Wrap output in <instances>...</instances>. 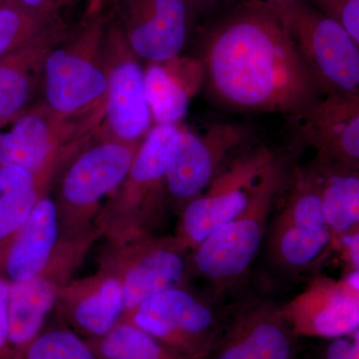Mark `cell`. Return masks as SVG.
I'll return each mask as SVG.
<instances>
[{
  "label": "cell",
  "mask_w": 359,
  "mask_h": 359,
  "mask_svg": "<svg viewBox=\"0 0 359 359\" xmlns=\"http://www.w3.org/2000/svg\"><path fill=\"white\" fill-rule=\"evenodd\" d=\"M201 53L208 91L226 109L297 120L323 95L266 0H244L210 23Z\"/></svg>",
  "instance_id": "cell-1"
},
{
  "label": "cell",
  "mask_w": 359,
  "mask_h": 359,
  "mask_svg": "<svg viewBox=\"0 0 359 359\" xmlns=\"http://www.w3.org/2000/svg\"><path fill=\"white\" fill-rule=\"evenodd\" d=\"M87 8L44 61L41 85L45 106L54 114L98 128L105 116L108 78L106 39L111 13Z\"/></svg>",
  "instance_id": "cell-2"
},
{
  "label": "cell",
  "mask_w": 359,
  "mask_h": 359,
  "mask_svg": "<svg viewBox=\"0 0 359 359\" xmlns=\"http://www.w3.org/2000/svg\"><path fill=\"white\" fill-rule=\"evenodd\" d=\"M290 175L285 163L276 157L257 181L245 209L191 250L189 273L205 283L208 295L215 302L235 290L249 271Z\"/></svg>",
  "instance_id": "cell-3"
},
{
  "label": "cell",
  "mask_w": 359,
  "mask_h": 359,
  "mask_svg": "<svg viewBox=\"0 0 359 359\" xmlns=\"http://www.w3.org/2000/svg\"><path fill=\"white\" fill-rule=\"evenodd\" d=\"M282 21L321 93L359 92V43L308 0H266Z\"/></svg>",
  "instance_id": "cell-4"
},
{
  "label": "cell",
  "mask_w": 359,
  "mask_h": 359,
  "mask_svg": "<svg viewBox=\"0 0 359 359\" xmlns=\"http://www.w3.org/2000/svg\"><path fill=\"white\" fill-rule=\"evenodd\" d=\"M217 304L209 295L197 294L186 285L149 297L122 320L131 321L181 355L205 359L222 330Z\"/></svg>",
  "instance_id": "cell-5"
},
{
  "label": "cell",
  "mask_w": 359,
  "mask_h": 359,
  "mask_svg": "<svg viewBox=\"0 0 359 359\" xmlns=\"http://www.w3.org/2000/svg\"><path fill=\"white\" fill-rule=\"evenodd\" d=\"M268 147L259 146L236 156L219 170L197 198L182 209L175 242L192 250L214 231L238 216L249 203L264 170L275 160Z\"/></svg>",
  "instance_id": "cell-6"
},
{
  "label": "cell",
  "mask_w": 359,
  "mask_h": 359,
  "mask_svg": "<svg viewBox=\"0 0 359 359\" xmlns=\"http://www.w3.org/2000/svg\"><path fill=\"white\" fill-rule=\"evenodd\" d=\"M141 142L116 140L95 132L91 141L73 156L61 180L56 203L61 223L86 221L101 200L120 188Z\"/></svg>",
  "instance_id": "cell-7"
},
{
  "label": "cell",
  "mask_w": 359,
  "mask_h": 359,
  "mask_svg": "<svg viewBox=\"0 0 359 359\" xmlns=\"http://www.w3.org/2000/svg\"><path fill=\"white\" fill-rule=\"evenodd\" d=\"M179 127L180 124L155 125L150 129L118 189L119 193L108 205V218L120 223L124 235L149 233V224L162 214L168 149Z\"/></svg>",
  "instance_id": "cell-8"
},
{
  "label": "cell",
  "mask_w": 359,
  "mask_h": 359,
  "mask_svg": "<svg viewBox=\"0 0 359 359\" xmlns=\"http://www.w3.org/2000/svg\"><path fill=\"white\" fill-rule=\"evenodd\" d=\"M250 130L233 123H217L204 133L180 125L168 149L166 189L183 209L219 173L226 158L249 140Z\"/></svg>",
  "instance_id": "cell-9"
},
{
  "label": "cell",
  "mask_w": 359,
  "mask_h": 359,
  "mask_svg": "<svg viewBox=\"0 0 359 359\" xmlns=\"http://www.w3.org/2000/svg\"><path fill=\"white\" fill-rule=\"evenodd\" d=\"M108 89L105 116L96 133L124 142H141L152 128V115L139 58L111 13L106 39Z\"/></svg>",
  "instance_id": "cell-10"
},
{
  "label": "cell",
  "mask_w": 359,
  "mask_h": 359,
  "mask_svg": "<svg viewBox=\"0 0 359 359\" xmlns=\"http://www.w3.org/2000/svg\"><path fill=\"white\" fill-rule=\"evenodd\" d=\"M112 15L137 57L162 63L179 55L198 13L191 0H113Z\"/></svg>",
  "instance_id": "cell-11"
},
{
  "label": "cell",
  "mask_w": 359,
  "mask_h": 359,
  "mask_svg": "<svg viewBox=\"0 0 359 359\" xmlns=\"http://www.w3.org/2000/svg\"><path fill=\"white\" fill-rule=\"evenodd\" d=\"M294 337L283 304L245 299L233 309L205 359H292Z\"/></svg>",
  "instance_id": "cell-12"
},
{
  "label": "cell",
  "mask_w": 359,
  "mask_h": 359,
  "mask_svg": "<svg viewBox=\"0 0 359 359\" xmlns=\"http://www.w3.org/2000/svg\"><path fill=\"white\" fill-rule=\"evenodd\" d=\"M283 311L295 335L334 339L359 330V271L314 276Z\"/></svg>",
  "instance_id": "cell-13"
},
{
  "label": "cell",
  "mask_w": 359,
  "mask_h": 359,
  "mask_svg": "<svg viewBox=\"0 0 359 359\" xmlns=\"http://www.w3.org/2000/svg\"><path fill=\"white\" fill-rule=\"evenodd\" d=\"M127 240L128 245L120 252L116 271H112L122 285V318L130 316L149 297L186 285L190 276L189 257L174 238H155L142 233Z\"/></svg>",
  "instance_id": "cell-14"
},
{
  "label": "cell",
  "mask_w": 359,
  "mask_h": 359,
  "mask_svg": "<svg viewBox=\"0 0 359 359\" xmlns=\"http://www.w3.org/2000/svg\"><path fill=\"white\" fill-rule=\"evenodd\" d=\"M96 130L80 120L54 114L40 104L0 133V166L39 173Z\"/></svg>",
  "instance_id": "cell-15"
},
{
  "label": "cell",
  "mask_w": 359,
  "mask_h": 359,
  "mask_svg": "<svg viewBox=\"0 0 359 359\" xmlns=\"http://www.w3.org/2000/svg\"><path fill=\"white\" fill-rule=\"evenodd\" d=\"M297 121L316 162L359 170V92L327 94Z\"/></svg>",
  "instance_id": "cell-16"
},
{
  "label": "cell",
  "mask_w": 359,
  "mask_h": 359,
  "mask_svg": "<svg viewBox=\"0 0 359 359\" xmlns=\"http://www.w3.org/2000/svg\"><path fill=\"white\" fill-rule=\"evenodd\" d=\"M70 27L62 18L36 37L2 56L0 61V121L22 115L41 84L49 52L65 39Z\"/></svg>",
  "instance_id": "cell-17"
},
{
  "label": "cell",
  "mask_w": 359,
  "mask_h": 359,
  "mask_svg": "<svg viewBox=\"0 0 359 359\" xmlns=\"http://www.w3.org/2000/svg\"><path fill=\"white\" fill-rule=\"evenodd\" d=\"M59 223L56 203L43 196L20 230L0 244V275L9 282L39 275L56 249Z\"/></svg>",
  "instance_id": "cell-18"
},
{
  "label": "cell",
  "mask_w": 359,
  "mask_h": 359,
  "mask_svg": "<svg viewBox=\"0 0 359 359\" xmlns=\"http://www.w3.org/2000/svg\"><path fill=\"white\" fill-rule=\"evenodd\" d=\"M66 264L51 257L43 271L22 282H9L8 325L11 359H15L41 332L47 314L57 299L59 280Z\"/></svg>",
  "instance_id": "cell-19"
},
{
  "label": "cell",
  "mask_w": 359,
  "mask_h": 359,
  "mask_svg": "<svg viewBox=\"0 0 359 359\" xmlns=\"http://www.w3.org/2000/svg\"><path fill=\"white\" fill-rule=\"evenodd\" d=\"M145 91L155 125H179L194 96L205 84L199 57L175 56L162 63H148L144 70Z\"/></svg>",
  "instance_id": "cell-20"
},
{
  "label": "cell",
  "mask_w": 359,
  "mask_h": 359,
  "mask_svg": "<svg viewBox=\"0 0 359 359\" xmlns=\"http://www.w3.org/2000/svg\"><path fill=\"white\" fill-rule=\"evenodd\" d=\"M66 316L73 332L99 339L110 332L124 313L121 282L112 271H106L63 290Z\"/></svg>",
  "instance_id": "cell-21"
},
{
  "label": "cell",
  "mask_w": 359,
  "mask_h": 359,
  "mask_svg": "<svg viewBox=\"0 0 359 359\" xmlns=\"http://www.w3.org/2000/svg\"><path fill=\"white\" fill-rule=\"evenodd\" d=\"M264 238L269 264L290 278L304 275L323 263L335 244L330 229H311L276 219Z\"/></svg>",
  "instance_id": "cell-22"
},
{
  "label": "cell",
  "mask_w": 359,
  "mask_h": 359,
  "mask_svg": "<svg viewBox=\"0 0 359 359\" xmlns=\"http://www.w3.org/2000/svg\"><path fill=\"white\" fill-rule=\"evenodd\" d=\"M321 205L328 229L334 240L358 230L359 226L358 170L316 162Z\"/></svg>",
  "instance_id": "cell-23"
},
{
  "label": "cell",
  "mask_w": 359,
  "mask_h": 359,
  "mask_svg": "<svg viewBox=\"0 0 359 359\" xmlns=\"http://www.w3.org/2000/svg\"><path fill=\"white\" fill-rule=\"evenodd\" d=\"M86 341L98 359H190L129 320H120L107 334Z\"/></svg>",
  "instance_id": "cell-24"
},
{
  "label": "cell",
  "mask_w": 359,
  "mask_h": 359,
  "mask_svg": "<svg viewBox=\"0 0 359 359\" xmlns=\"http://www.w3.org/2000/svg\"><path fill=\"white\" fill-rule=\"evenodd\" d=\"M60 18V13L46 15L21 4L0 6V57L27 43Z\"/></svg>",
  "instance_id": "cell-25"
},
{
  "label": "cell",
  "mask_w": 359,
  "mask_h": 359,
  "mask_svg": "<svg viewBox=\"0 0 359 359\" xmlns=\"http://www.w3.org/2000/svg\"><path fill=\"white\" fill-rule=\"evenodd\" d=\"M15 359H98L86 339L69 328L40 332Z\"/></svg>",
  "instance_id": "cell-26"
},
{
  "label": "cell",
  "mask_w": 359,
  "mask_h": 359,
  "mask_svg": "<svg viewBox=\"0 0 359 359\" xmlns=\"http://www.w3.org/2000/svg\"><path fill=\"white\" fill-rule=\"evenodd\" d=\"M51 181L45 180L33 188L0 198V244L20 230L39 201L46 195Z\"/></svg>",
  "instance_id": "cell-27"
},
{
  "label": "cell",
  "mask_w": 359,
  "mask_h": 359,
  "mask_svg": "<svg viewBox=\"0 0 359 359\" xmlns=\"http://www.w3.org/2000/svg\"><path fill=\"white\" fill-rule=\"evenodd\" d=\"M309 4L337 21L359 43V0H308Z\"/></svg>",
  "instance_id": "cell-28"
},
{
  "label": "cell",
  "mask_w": 359,
  "mask_h": 359,
  "mask_svg": "<svg viewBox=\"0 0 359 359\" xmlns=\"http://www.w3.org/2000/svg\"><path fill=\"white\" fill-rule=\"evenodd\" d=\"M323 359H359V330L330 339L323 351Z\"/></svg>",
  "instance_id": "cell-29"
},
{
  "label": "cell",
  "mask_w": 359,
  "mask_h": 359,
  "mask_svg": "<svg viewBox=\"0 0 359 359\" xmlns=\"http://www.w3.org/2000/svg\"><path fill=\"white\" fill-rule=\"evenodd\" d=\"M9 280L0 275V359H11L8 325Z\"/></svg>",
  "instance_id": "cell-30"
},
{
  "label": "cell",
  "mask_w": 359,
  "mask_h": 359,
  "mask_svg": "<svg viewBox=\"0 0 359 359\" xmlns=\"http://www.w3.org/2000/svg\"><path fill=\"white\" fill-rule=\"evenodd\" d=\"M341 243L344 249V256L349 264V271H359V231L354 230L335 240Z\"/></svg>",
  "instance_id": "cell-31"
},
{
  "label": "cell",
  "mask_w": 359,
  "mask_h": 359,
  "mask_svg": "<svg viewBox=\"0 0 359 359\" xmlns=\"http://www.w3.org/2000/svg\"><path fill=\"white\" fill-rule=\"evenodd\" d=\"M20 4L30 11L46 15L60 13L61 7L65 6V0H20Z\"/></svg>",
  "instance_id": "cell-32"
},
{
  "label": "cell",
  "mask_w": 359,
  "mask_h": 359,
  "mask_svg": "<svg viewBox=\"0 0 359 359\" xmlns=\"http://www.w3.org/2000/svg\"><path fill=\"white\" fill-rule=\"evenodd\" d=\"M230 1V0H191L194 7H195L197 13H200L203 9L210 8V7L217 6L222 2Z\"/></svg>",
  "instance_id": "cell-33"
},
{
  "label": "cell",
  "mask_w": 359,
  "mask_h": 359,
  "mask_svg": "<svg viewBox=\"0 0 359 359\" xmlns=\"http://www.w3.org/2000/svg\"><path fill=\"white\" fill-rule=\"evenodd\" d=\"M74 1H78V0H65V6H67ZM85 1H87V4H88L87 8H92V7L103 6L107 0H85Z\"/></svg>",
  "instance_id": "cell-34"
},
{
  "label": "cell",
  "mask_w": 359,
  "mask_h": 359,
  "mask_svg": "<svg viewBox=\"0 0 359 359\" xmlns=\"http://www.w3.org/2000/svg\"><path fill=\"white\" fill-rule=\"evenodd\" d=\"M4 4H21L20 0H0V6ZM22 6V4H21Z\"/></svg>",
  "instance_id": "cell-35"
}]
</instances>
